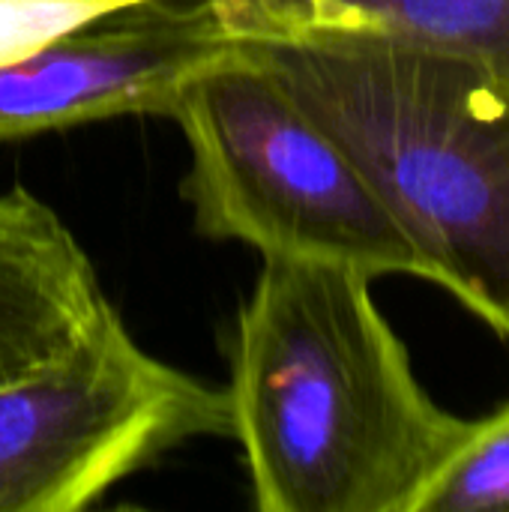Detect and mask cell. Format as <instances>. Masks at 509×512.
Segmentation results:
<instances>
[{
	"label": "cell",
	"mask_w": 509,
	"mask_h": 512,
	"mask_svg": "<svg viewBox=\"0 0 509 512\" xmlns=\"http://www.w3.org/2000/svg\"><path fill=\"white\" fill-rule=\"evenodd\" d=\"M228 390L147 354L111 306L0 387V512H81L198 438H231Z\"/></svg>",
	"instance_id": "cell-4"
},
{
	"label": "cell",
	"mask_w": 509,
	"mask_h": 512,
	"mask_svg": "<svg viewBox=\"0 0 509 512\" xmlns=\"http://www.w3.org/2000/svg\"><path fill=\"white\" fill-rule=\"evenodd\" d=\"M219 0H126L0 66V141L123 117H171L183 87L231 60Z\"/></svg>",
	"instance_id": "cell-5"
},
{
	"label": "cell",
	"mask_w": 509,
	"mask_h": 512,
	"mask_svg": "<svg viewBox=\"0 0 509 512\" xmlns=\"http://www.w3.org/2000/svg\"><path fill=\"white\" fill-rule=\"evenodd\" d=\"M108 309L63 219L24 186L0 192V387L69 351Z\"/></svg>",
	"instance_id": "cell-6"
},
{
	"label": "cell",
	"mask_w": 509,
	"mask_h": 512,
	"mask_svg": "<svg viewBox=\"0 0 509 512\" xmlns=\"http://www.w3.org/2000/svg\"><path fill=\"white\" fill-rule=\"evenodd\" d=\"M318 12L366 24L486 66L509 84V0H309Z\"/></svg>",
	"instance_id": "cell-7"
},
{
	"label": "cell",
	"mask_w": 509,
	"mask_h": 512,
	"mask_svg": "<svg viewBox=\"0 0 509 512\" xmlns=\"http://www.w3.org/2000/svg\"><path fill=\"white\" fill-rule=\"evenodd\" d=\"M237 48L339 144L423 279L509 342V84L309 0H219Z\"/></svg>",
	"instance_id": "cell-1"
},
{
	"label": "cell",
	"mask_w": 509,
	"mask_h": 512,
	"mask_svg": "<svg viewBox=\"0 0 509 512\" xmlns=\"http://www.w3.org/2000/svg\"><path fill=\"white\" fill-rule=\"evenodd\" d=\"M414 512H509V402L471 423Z\"/></svg>",
	"instance_id": "cell-8"
},
{
	"label": "cell",
	"mask_w": 509,
	"mask_h": 512,
	"mask_svg": "<svg viewBox=\"0 0 509 512\" xmlns=\"http://www.w3.org/2000/svg\"><path fill=\"white\" fill-rule=\"evenodd\" d=\"M189 147L195 228L261 255L423 279L420 258L339 144L240 48L192 78L171 111Z\"/></svg>",
	"instance_id": "cell-3"
},
{
	"label": "cell",
	"mask_w": 509,
	"mask_h": 512,
	"mask_svg": "<svg viewBox=\"0 0 509 512\" xmlns=\"http://www.w3.org/2000/svg\"><path fill=\"white\" fill-rule=\"evenodd\" d=\"M126 0H0V66L18 63L66 30Z\"/></svg>",
	"instance_id": "cell-9"
},
{
	"label": "cell",
	"mask_w": 509,
	"mask_h": 512,
	"mask_svg": "<svg viewBox=\"0 0 509 512\" xmlns=\"http://www.w3.org/2000/svg\"><path fill=\"white\" fill-rule=\"evenodd\" d=\"M261 512H414L474 420L444 411L351 264L264 255L231 339Z\"/></svg>",
	"instance_id": "cell-2"
}]
</instances>
